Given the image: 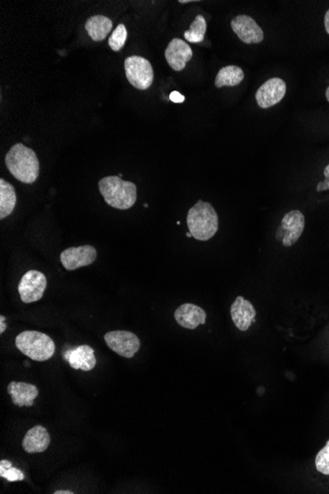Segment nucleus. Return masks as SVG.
Listing matches in <instances>:
<instances>
[{
	"instance_id": "f257e3e1",
	"label": "nucleus",
	"mask_w": 329,
	"mask_h": 494,
	"mask_svg": "<svg viewBox=\"0 0 329 494\" xmlns=\"http://www.w3.org/2000/svg\"><path fill=\"white\" fill-rule=\"evenodd\" d=\"M6 164L12 176L24 184H33L40 174V162L35 151L23 145L16 143L6 156Z\"/></svg>"
},
{
	"instance_id": "f03ea898",
	"label": "nucleus",
	"mask_w": 329,
	"mask_h": 494,
	"mask_svg": "<svg viewBox=\"0 0 329 494\" xmlns=\"http://www.w3.org/2000/svg\"><path fill=\"white\" fill-rule=\"evenodd\" d=\"M187 227L192 237L198 241H208L219 229V217L211 203L198 201L187 217Z\"/></svg>"
},
{
	"instance_id": "7ed1b4c3",
	"label": "nucleus",
	"mask_w": 329,
	"mask_h": 494,
	"mask_svg": "<svg viewBox=\"0 0 329 494\" xmlns=\"http://www.w3.org/2000/svg\"><path fill=\"white\" fill-rule=\"evenodd\" d=\"M99 191L108 205L119 210H129L138 200L136 184L124 181L119 176H108L100 180Z\"/></svg>"
},
{
	"instance_id": "20e7f679",
	"label": "nucleus",
	"mask_w": 329,
	"mask_h": 494,
	"mask_svg": "<svg viewBox=\"0 0 329 494\" xmlns=\"http://www.w3.org/2000/svg\"><path fill=\"white\" fill-rule=\"evenodd\" d=\"M17 349L34 361H47L54 356L55 344L45 333L26 330L19 333L15 340Z\"/></svg>"
},
{
	"instance_id": "39448f33",
	"label": "nucleus",
	"mask_w": 329,
	"mask_h": 494,
	"mask_svg": "<svg viewBox=\"0 0 329 494\" xmlns=\"http://www.w3.org/2000/svg\"><path fill=\"white\" fill-rule=\"evenodd\" d=\"M124 71L129 82L138 90H147L154 81V71L148 59L142 57H129L124 61Z\"/></svg>"
},
{
	"instance_id": "423d86ee",
	"label": "nucleus",
	"mask_w": 329,
	"mask_h": 494,
	"mask_svg": "<svg viewBox=\"0 0 329 494\" xmlns=\"http://www.w3.org/2000/svg\"><path fill=\"white\" fill-rule=\"evenodd\" d=\"M306 226V218L301 211L293 210L286 213L280 226L276 230V239L286 248L294 246L301 238Z\"/></svg>"
},
{
	"instance_id": "0eeeda50",
	"label": "nucleus",
	"mask_w": 329,
	"mask_h": 494,
	"mask_svg": "<svg viewBox=\"0 0 329 494\" xmlns=\"http://www.w3.org/2000/svg\"><path fill=\"white\" fill-rule=\"evenodd\" d=\"M47 284V277L44 273L38 270H29L26 273L18 285L19 294L23 303H34L42 299Z\"/></svg>"
},
{
	"instance_id": "6e6552de",
	"label": "nucleus",
	"mask_w": 329,
	"mask_h": 494,
	"mask_svg": "<svg viewBox=\"0 0 329 494\" xmlns=\"http://www.w3.org/2000/svg\"><path fill=\"white\" fill-rule=\"evenodd\" d=\"M105 342L112 351L124 358H132L140 349V340L138 335L127 330L107 333Z\"/></svg>"
},
{
	"instance_id": "1a4fd4ad",
	"label": "nucleus",
	"mask_w": 329,
	"mask_h": 494,
	"mask_svg": "<svg viewBox=\"0 0 329 494\" xmlns=\"http://www.w3.org/2000/svg\"><path fill=\"white\" fill-rule=\"evenodd\" d=\"M96 259H97V251L90 245L71 247L66 249L61 254L62 266L69 272L92 265Z\"/></svg>"
},
{
	"instance_id": "9d476101",
	"label": "nucleus",
	"mask_w": 329,
	"mask_h": 494,
	"mask_svg": "<svg viewBox=\"0 0 329 494\" xmlns=\"http://www.w3.org/2000/svg\"><path fill=\"white\" fill-rule=\"evenodd\" d=\"M287 85L283 79L273 78L264 82L256 93V100L261 109L277 105L285 97Z\"/></svg>"
},
{
	"instance_id": "9b49d317",
	"label": "nucleus",
	"mask_w": 329,
	"mask_h": 494,
	"mask_svg": "<svg viewBox=\"0 0 329 494\" xmlns=\"http://www.w3.org/2000/svg\"><path fill=\"white\" fill-rule=\"evenodd\" d=\"M231 27L244 44H259L264 39L263 29L259 27L258 24L251 16L235 17L231 21Z\"/></svg>"
},
{
	"instance_id": "f8f14e48",
	"label": "nucleus",
	"mask_w": 329,
	"mask_h": 494,
	"mask_svg": "<svg viewBox=\"0 0 329 494\" xmlns=\"http://www.w3.org/2000/svg\"><path fill=\"white\" fill-rule=\"evenodd\" d=\"M191 45L181 39L175 38L169 43L165 50V57L168 64L175 71H182L186 68L187 64L192 59Z\"/></svg>"
},
{
	"instance_id": "ddd939ff",
	"label": "nucleus",
	"mask_w": 329,
	"mask_h": 494,
	"mask_svg": "<svg viewBox=\"0 0 329 494\" xmlns=\"http://www.w3.org/2000/svg\"><path fill=\"white\" fill-rule=\"evenodd\" d=\"M256 310L253 304L242 296H237L231 306V317L235 326L242 332H246L254 322Z\"/></svg>"
},
{
	"instance_id": "4468645a",
	"label": "nucleus",
	"mask_w": 329,
	"mask_h": 494,
	"mask_svg": "<svg viewBox=\"0 0 329 494\" xmlns=\"http://www.w3.org/2000/svg\"><path fill=\"white\" fill-rule=\"evenodd\" d=\"M175 319L181 327L196 330L206 322V312L196 304H182L175 312Z\"/></svg>"
},
{
	"instance_id": "2eb2a0df",
	"label": "nucleus",
	"mask_w": 329,
	"mask_h": 494,
	"mask_svg": "<svg viewBox=\"0 0 329 494\" xmlns=\"http://www.w3.org/2000/svg\"><path fill=\"white\" fill-rule=\"evenodd\" d=\"M64 358L68 361L69 365L75 370L91 371L95 368L97 359L95 357V350L89 345H79L75 349L67 350Z\"/></svg>"
},
{
	"instance_id": "dca6fc26",
	"label": "nucleus",
	"mask_w": 329,
	"mask_h": 494,
	"mask_svg": "<svg viewBox=\"0 0 329 494\" xmlns=\"http://www.w3.org/2000/svg\"><path fill=\"white\" fill-rule=\"evenodd\" d=\"M50 436L47 429L37 426L29 429L23 439V449L29 454L43 453L49 448Z\"/></svg>"
},
{
	"instance_id": "f3484780",
	"label": "nucleus",
	"mask_w": 329,
	"mask_h": 494,
	"mask_svg": "<svg viewBox=\"0 0 329 494\" xmlns=\"http://www.w3.org/2000/svg\"><path fill=\"white\" fill-rule=\"evenodd\" d=\"M7 391L11 395L13 404L19 405L20 407H24V405L29 407H32L34 400L38 395V390L35 385L24 382H15V381L9 384Z\"/></svg>"
},
{
	"instance_id": "a211bd4d",
	"label": "nucleus",
	"mask_w": 329,
	"mask_h": 494,
	"mask_svg": "<svg viewBox=\"0 0 329 494\" xmlns=\"http://www.w3.org/2000/svg\"><path fill=\"white\" fill-rule=\"evenodd\" d=\"M88 35L94 42H102L112 29V21L104 15L91 17L85 24Z\"/></svg>"
},
{
	"instance_id": "6ab92c4d",
	"label": "nucleus",
	"mask_w": 329,
	"mask_h": 494,
	"mask_svg": "<svg viewBox=\"0 0 329 494\" xmlns=\"http://www.w3.org/2000/svg\"><path fill=\"white\" fill-rule=\"evenodd\" d=\"M16 203L14 187L6 180H0V219L8 217L13 212Z\"/></svg>"
},
{
	"instance_id": "aec40b11",
	"label": "nucleus",
	"mask_w": 329,
	"mask_h": 494,
	"mask_svg": "<svg viewBox=\"0 0 329 494\" xmlns=\"http://www.w3.org/2000/svg\"><path fill=\"white\" fill-rule=\"evenodd\" d=\"M244 73L240 66H228L223 67L215 78V86L217 88L235 87L242 82Z\"/></svg>"
},
{
	"instance_id": "412c9836",
	"label": "nucleus",
	"mask_w": 329,
	"mask_h": 494,
	"mask_svg": "<svg viewBox=\"0 0 329 494\" xmlns=\"http://www.w3.org/2000/svg\"><path fill=\"white\" fill-rule=\"evenodd\" d=\"M206 29H207V23L205 18L201 14H198L191 23V28L184 32V39L189 43L198 44L204 40Z\"/></svg>"
},
{
	"instance_id": "4be33fe9",
	"label": "nucleus",
	"mask_w": 329,
	"mask_h": 494,
	"mask_svg": "<svg viewBox=\"0 0 329 494\" xmlns=\"http://www.w3.org/2000/svg\"><path fill=\"white\" fill-rule=\"evenodd\" d=\"M127 30L124 24H119L109 38V45L114 52H119L126 45Z\"/></svg>"
},
{
	"instance_id": "5701e85b",
	"label": "nucleus",
	"mask_w": 329,
	"mask_h": 494,
	"mask_svg": "<svg viewBox=\"0 0 329 494\" xmlns=\"http://www.w3.org/2000/svg\"><path fill=\"white\" fill-rule=\"evenodd\" d=\"M316 470L321 474L329 476V440L323 449L319 451L316 458Z\"/></svg>"
},
{
	"instance_id": "b1692460",
	"label": "nucleus",
	"mask_w": 329,
	"mask_h": 494,
	"mask_svg": "<svg viewBox=\"0 0 329 494\" xmlns=\"http://www.w3.org/2000/svg\"><path fill=\"white\" fill-rule=\"evenodd\" d=\"M0 477L6 479L7 481H23L25 479L23 472L16 467H10L8 469H0Z\"/></svg>"
},
{
	"instance_id": "393cba45",
	"label": "nucleus",
	"mask_w": 329,
	"mask_h": 494,
	"mask_svg": "<svg viewBox=\"0 0 329 494\" xmlns=\"http://www.w3.org/2000/svg\"><path fill=\"white\" fill-rule=\"evenodd\" d=\"M323 176V181L319 182L318 186H316V191H318V193L329 191V163L326 165V168H324Z\"/></svg>"
},
{
	"instance_id": "a878e982",
	"label": "nucleus",
	"mask_w": 329,
	"mask_h": 494,
	"mask_svg": "<svg viewBox=\"0 0 329 494\" xmlns=\"http://www.w3.org/2000/svg\"><path fill=\"white\" fill-rule=\"evenodd\" d=\"M170 100L174 103H182L184 101V96L177 92V91H174V92L170 93Z\"/></svg>"
},
{
	"instance_id": "bb28decb",
	"label": "nucleus",
	"mask_w": 329,
	"mask_h": 494,
	"mask_svg": "<svg viewBox=\"0 0 329 494\" xmlns=\"http://www.w3.org/2000/svg\"><path fill=\"white\" fill-rule=\"evenodd\" d=\"M6 317L0 316V333H3L6 332L7 326L6 325Z\"/></svg>"
},
{
	"instance_id": "cd10ccee",
	"label": "nucleus",
	"mask_w": 329,
	"mask_h": 494,
	"mask_svg": "<svg viewBox=\"0 0 329 494\" xmlns=\"http://www.w3.org/2000/svg\"><path fill=\"white\" fill-rule=\"evenodd\" d=\"M324 28H326V33L329 35V9L326 11V15H324Z\"/></svg>"
},
{
	"instance_id": "c85d7f7f",
	"label": "nucleus",
	"mask_w": 329,
	"mask_h": 494,
	"mask_svg": "<svg viewBox=\"0 0 329 494\" xmlns=\"http://www.w3.org/2000/svg\"><path fill=\"white\" fill-rule=\"evenodd\" d=\"M10 467H12L11 462L7 461V460L0 461V469H8Z\"/></svg>"
},
{
	"instance_id": "c756f323",
	"label": "nucleus",
	"mask_w": 329,
	"mask_h": 494,
	"mask_svg": "<svg viewBox=\"0 0 329 494\" xmlns=\"http://www.w3.org/2000/svg\"><path fill=\"white\" fill-rule=\"evenodd\" d=\"M54 494H73V493L69 491H55Z\"/></svg>"
},
{
	"instance_id": "7c9ffc66",
	"label": "nucleus",
	"mask_w": 329,
	"mask_h": 494,
	"mask_svg": "<svg viewBox=\"0 0 329 494\" xmlns=\"http://www.w3.org/2000/svg\"><path fill=\"white\" fill-rule=\"evenodd\" d=\"M326 100H328V102L329 103V86L328 87V89L326 91Z\"/></svg>"
}]
</instances>
